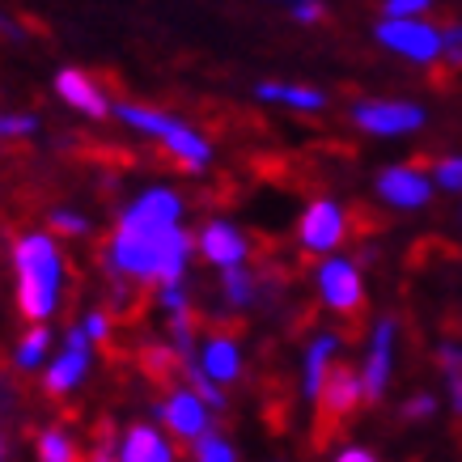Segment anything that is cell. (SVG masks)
Returning <instances> with one entry per match:
<instances>
[{
    "label": "cell",
    "mask_w": 462,
    "mask_h": 462,
    "mask_svg": "<svg viewBox=\"0 0 462 462\" xmlns=\"http://www.w3.org/2000/svg\"><path fill=\"white\" fill-rule=\"evenodd\" d=\"M187 254H191V238L182 234V225L119 221L111 242H106L102 267L136 289H166V284L182 281Z\"/></svg>",
    "instance_id": "1"
},
{
    "label": "cell",
    "mask_w": 462,
    "mask_h": 462,
    "mask_svg": "<svg viewBox=\"0 0 462 462\" xmlns=\"http://www.w3.org/2000/svg\"><path fill=\"white\" fill-rule=\"evenodd\" d=\"M14 284H17V314L30 327H42L56 319L60 293H64V254H60L51 234H22L14 238Z\"/></svg>",
    "instance_id": "2"
},
{
    "label": "cell",
    "mask_w": 462,
    "mask_h": 462,
    "mask_svg": "<svg viewBox=\"0 0 462 462\" xmlns=\"http://www.w3.org/2000/svg\"><path fill=\"white\" fill-rule=\"evenodd\" d=\"M365 391H361V374L352 365L336 361L331 374L322 382V394L314 399V449H322L327 441H336L344 433V424L361 411Z\"/></svg>",
    "instance_id": "3"
},
{
    "label": "cell",
    "mask_w": 462,
    "mask_h": 462,
    "mask_svg": "<svg viewBox=\"0 0 462 462\" xmlns=\"http://www.w3.org/2000/svg\"><path fill=\"white\" fill-rule=\"evenodd\" d=\"M374 39L382 47H391L394 56L416 60V64H433V60L446 56V30L416 22V17H382Z\"/></svg>",
    "instance_id": "4"
},
{
    "label": "cell",
    "mask_w": 462,
    "mask_h": 462,
    "mask_svg": "<svg viewBox=\"0 0 462 462\" xmlns=\"http://www.w3.org/2000/svg\"><path fill=\"white\" fill-rule=\"evenodd\" d=\"M314 281H319L322 306L331 310V314H339V319L348 322V331L356 336V319L365 314V284H361L356 263H348V259H322Z\"/></svg>",
    "instance_id": "5"
},
{
    "label": "cell",
    "mask_w": 462,
    "mask_h": 462,
    "mask_svg": "<svg viewBox=\"0 0 462 462\" xmlns=\"http://www.w3.org/2000/svg\"><path fill=\"white\" fill-rule=\"evenodd\" d=\"M89 365H94V344H89V336H85L81 322H77V327H69L64 348L56 352V361H47V369H42V394H47V399H69L85 382Z\"/></svg>",
    "instance_id": "6"
},
{
    "label": "cell",
    "mask_w": 462,
    "mask_h": 462,
    "mask_svg": "<svg viewBox=\"0 0 462 462\" xmlns=\"http://www.w3.org/2000/svg\"><path fill=\"white\" fill-rule=\"evenodd\" d=\"M348 234V212L339 208L336 199H314L306 212H301V225H297V238H301V251L310 254H331Z\"/></svg>",
    "instance_id": "7"
},
{
    "label": "cell",
    "mask_w": 462,
    "mask_h": 462,
    "mask_svg": "<svg viewBox=\"0 0 462 462\" xmlns=\"http://www.w3.org/2000/svg\"><path fill=\"white\" fill-rule=\"evenodd\" d=\"M352 124L369 136H407L424 124V111L416 102H356Z\"/></svg>",
    "instance_id": "8"
},
{
    "label": "cell",
    "mask_w": 462,
    "mask_h": 462,
    "mask_svg": "<svg viewBox=\"0 0 462 462\" xmlns=\"http://www.w3.org/2000/svg\"><path fill=\"white\" fill-rule=\"evenodd\" d=\"M199 369L208 374L217 386H229V382L242 378V348H238V327H208V336L199 344Z\"/></svg>",
    "instance_id": "9"
},
{
    "label": "cell",
    "mask_w": 462,
    "mask_h": 462,
    "mask_svg": "<svg viewBox=\"0 0 462 462\" xmlns=\"http://www.w3.org/2000/svg\"><path fill=\"white\" fill-rule=\"evenodd\" d=\"M208 411L212 407L204 403L191 386H174V391H166V399H162V420H166V429L174 437H182V441H199L204 433H212Z\"/></svg>",
    "instance_id": "10"
},
{
    "label": "cell",
    "mask_w": 462,
    "mask_h": 462,
    "mask_svg": "<svg viewBox=\"0 0 462 462\" xmlns=\"http://www.w3.org/2000/svg\"><path fill=\"white\" fill-rule=\"evenodd\" d=\"M378 196L391 204V208H424L429 196H433V179L424 174V162H411V166H391L378 174Z\"/></svg>",
    "instance_id": "11"
},
{
    "label": "cell",
    "mask_w": 462,
    "mask_h": 462,
    "mask_svg": "<svg viewBox=\"0 0 462 462\" xmlns=\"http://www.w3.org/2000/svg\"><path fill=\"white\" fill-rule=\"evenodd\" d=\"M394 319H382L374 327V339H369V356L361 365V391L365 403H378L386 386H391V365H394Z\"/></svg>",
    "instance_id": "12"
},
{
    "label": "cell",
    "mask_w": 462,
    "mask_h": 462,
    "mask_svg": "<svg viewBox=\"0 0 462 462\" xmlns=\"http://www.w3.org/2000/svg\"><path fill=\"white\" fill-rule=\"evenodd\" d=\"M56 94L64 102H69L77 115H85V119H106V115H115V106L106 102V89H102L89 72H81V69H60L56 72Z\"/></svg>",
    "instance_id": "13"
},
{
    "label": "cell",
    "mask_w": 462,
    "mask_h": 462,
    "mask_svg": "<svg viewBox=\"0 0 462 462\" xmlns=\"http://www.w3.org/2000/svg\"><path fill=\"white\" fill-rule=\"evenodd\" d=\"M199 254L208 259L212 267H242L246 263V238L238 234V225H229L225 217H212L204 229H199V238H196Z\"/></svg>",
    "instance_id": "14"
},
{
    "label": "cell",
    "mask_w": 462,
    "mask_h": 462,
    "mask_svg": "<svg viewBox=\"0 0 462 462\" xmlns=\"http://www.w3.org/2000/svg\"><path fill=\"white\" fill-rule=\"evenodd\" d=\"M179 217H182V199L170 187H144L141 196L119 212V221L132 225H179Z\"/></svg>",
    "instance_id": "15"
},
{
    "label": "cell",
    "mask_w": 462,
    "mask_h": 462,
    "mask_svg": "<svg viewBox=\"0 0 462 462\" xmlns=\"http://www.w3.org/2000/svg\"><path fill=\"white\" fill-rule=\"evenodd\" d=\"M162 149H166V157L174 162V166L191 170V174L208 170V162H212V144L204 141L191 124H182V119H174V127L162 136Z\"/></svg>",
    "instance_id": "16"
},
{
    "label": "cell",
    "mask_w": 462,
    "mask_h": 462,
    "mask_svg": "<svg viewBox=\"0 0 462 462\" xmlns=\"http://www.w3.org/2000/svg\"><path fill=\"white\" fill-rule=\"evenodd\" d=\"M119 462H174V449L153 424H132L119 437Z\"/></svg>",
    "instance_id": "17"
},
{
    "label": "cell",
    "mask_w": 462,
    "mask_h": 462,
    "mask_svg": "<svg viewBox=\"0 0 462 462\" xmlns=\"http://www.w3.org/2000/svg\"><path fill=\"white\" fill-rule=\"evenodd\" d=\"M136 365H141L144 374H149V382L153 386H162V391H174L182 378V356L174 348H166V344H144L141 352H136Z\"/></svg>",
    "instance_id": "18"
},
{
    "label": "cell",
    "mask_w": 462,
    "mask_h": 462,
    "mask_svg": "<svg viewBox=\"0 0 462 462\" xmlns=\"http://www.w3.org/2000/svg\"><path fill=\"white\" fill-rule=\"evenodd\" d=\"M254 94L263 102H281L289 111H322L327 98H322L319 89H310V85H281V81H259L254 85Z\"/></svg>",
    "instance_id": "19"
},
{
    "label": "cell",
    "mask_w": 462,
    "mask_h": 462,
    "mask_svg": "<svg viewBox=\"0 0 462 462\" xmlns=\"http://www.w3.org/2000/svg\"><path fill=\"white\" fill-rule=\"evenodd\" d=\"M336 348H339V336H319L314 344H310V352H306V399L314 403L322 394V382H327V374H331V356H336Z\"/></svg>",
    "instance_id": "20"
},
{
    "label": "cell",
    "mask_w": 462,
    "mask_h": 462,
    "mask_svg": "<svg viewBox=\"0 0 462 462\" xmlns=\"http://www.w3.org/2000/svg\"><path fill=\"white\" fill-rule=\"evenodd\" d=\"M115 119L127 127H136V132H144V136H157V141L174 127V115L157 111V106H141V102H119V106H115Z\"/></svg>",
    "instance_id": "21"
},
{
    "label": "cell",
    "mask_w": 462,
    "mask_h": 462,
    "mask_svg": "<svg viewBox=\"0 0 462 462\" xmlns=\"http://www.w3.org/2000/svg\"><path fill=\"white\" fill-rule=\"evenodd\" d=\"M221 297H225V306H251L254 297H259V276L254 272H246V263L242 267H225L221 272Z\"/></svg>",
    "instance_id": "22"
},
{
    "label": "cell",
    "mask_w": 462,
    "mask_h": 462,
    "mask_svg": "<svg viewBox=\"0 0 462 462\" xmlns=\"http://www.w3.org/2000/svg\"><path fill=\"white\" fill-rule=\"evenodd\" d=\"M34 454H39V462H81L77 441H72L60 424H51V429H42V433L34 437Z\"/></svg>",
    "instance_id": "23"
},
{
    "label": "cell",
    "mask_w": 462,
    "mask_h": 462,
    "mask_svg": "<svg viewBox=\"0 0 462 462\" xmlns=\"http://www.w3.org/2000/svg\"><path fill=\"white\" fill-rule=\"evenodd\" d=\"M47 352H51V331H47V327H30L26 336L17 339L14 365L22 369V374H30V369L47 365Z\"/></svg>",
    "instance_id": "24"
},
{
    "label": "cell",
    "mask_w": 462,
    "mask_h": 462,
    "mask_svg": "<svg viewBox=\"0 0 462 462\" xmlns=\"http://www.w3.org/2000/svg\"><path fill=\"white\" fill-rule=\"evenodd\" d=\"M433 356H437V369H441V378H446V386H449V403H454V416L462 420V348H458V344H441Z\"/></svg>",
    "instance_id": "25"
},
{
    "label": "cell",
    "mask_w": 462,
    "mask_h": 462,
    "mask_svg": "<svg viewBox=\"0 0 462 462\" xmlns=\"http://www.w3.org/2000/svg\"><path fill=\"white\" fill-rule=\"evenodd\" d=\"M47 225H51V238H85L89 234V221L72 208H51L47 212Z\"/></svg>",
    "instance_id": "26"
},
{
    "label": "cell",
    "mask_w": 462,
    "mask_h": 462,
    "mask_svg": "<svg viewBox=\"0 0 462 462\" xmlns=\"http://www.w3.org/2000/svg\"><path fill=\"white\" fill-rule=\"evenodd\" d=\"M196 462H238V454L221 433H204L196 441Z\"/></svg>",
    "instance_id": "27"
},
{
    "label": "cell",
    "mask_w": 462,
    "mask_h": 462,
    "mask_svg": "<svg viewBox=\"0 0 462 462\" xmlns=\"http://www.w3.org/2000/svg\"><path fill=\"white\" fill-rule=\"evenodd\" d=\"M433 182L441 191H458L462 196V157H437L433 162Z\"/></svg>",
    "instance_id": "28"
},
{
    "label": "cell",
    "mask_w": 462,
    "mask_h": 462,
    "mask_svg": "<svg viewBox=\"0 0 462 462\" xmlns=\"http://www.w3.org/2000/svg\"><path fill=\"white\" fill-rule=\"evenodd\" d=\"M81 331L89 336L94 348H102V344L111 339V319H106V310H89V314L81 319Z\"/></svg>",
    "instance_id": "29"
},
{
    "label": "cell",
    "mask_w": 462,
    "mask_h": 462,
    "mask_svg": "<svg viewBox=\"0 0 462 462\" xmlns=\"http://www.w3.org/2000/svg\"><path fill=\"white\" fill-rule=\"evenodd\" d=\"M34 132H39V119H34V115H5L0 141H22V136H34Z\"/></svg>",
    "instance_id": "30"
},
{
    "label": "cell",
    "mask_w": 462,
    "mask_h": 462,
    "mask_svg": "<svg viewBox=\"0 0 462 462\" xmlns=\"http://www.w3.org/2000/svg\"><path fill=\"white\" fill-rule=\"evenodd\" d=\"M433 411H437V399H433V394H429V391L411 394V399H407V403L399 407V416H403L407 424H411V420H429Z\"/></svg>",
    "instance_id": "31"
},
{
    "label": "cell",
    "mask_w": 462,
    "mask_h": 462,
    "mask_svg": "<svg viewBox=\"0 0 462 462\" xmlns=\"http://www.w3.org/2000/svg\"><path fill=\"white\" fill-rule=\"evenodd\" d=\"M424 9H433V0H382L386 17H420Z\"/></svg>",
    "instance_id": "32"
},
{
    "label": "cell",
    "mask_w": 462,
    "mask_h": 462,
    "mask_svg": "<svg viewBox=\"0 0 462 462\" xmlns=\"http://www.w3.org/2000/svg\"><path fill=\"white\" fill-rule=\"evenodd\" d=\"M322 0H314V5H293V17L297 22H306V26H314V22H322Z\"/></svg>",
    "instance_id": "33"
},
{
    "label": "cell",
    "mask_w": 462,
    "mask_h": 462,
    "mask_svg": "<svg viewBox=\"0 0 462 462\" xmlns=\"http://www.w3.org/2000/svg\"><path fill=\"white\" fill-rule=\"evenodd\" d=\"M336 462H378V458H374V449L348 446V449H339V458H336Z\"/></svg>",
    "instance_id": "34"
},
{
    "label": "cell",
    "mask_w": 462,
    "mask_h": 462,
    "mask_svg": "<svg viewBox=\"0 0 462 462\" xmlns=\"http://www.w3.org/2000/svg\"><path fill=\"white\" fill-rule=\"evenodd\" d=\"M446 51H454V60H462V26L446 30Z\"/></svg>",
    "instance_id": "35"
},
{
    "label": "cell",
    "mask_w": 462,
    "mask_h": 462,
    "mask_svg": "<svg viewBox=\"0 0 462 462\" xmlns=\"http://www.w3.org/2000/svg\"><path fill=\"white\" fill-rule=\"evenodd\" d=\"M0 34H5V39H22V30L14 26V22H9V17L0 14Z\"/></svg>",
    "instance_id": "36"
},
{
    "label": "cell",
    "mask_w": 462,
    "mask_h": 462,
    "mask_svg": "<svg viewBox=\"0 0 462 462\" xmlns=\"http://www.w3.org/2000/svg\"><path fill=\"white\" fill-rule=\"evenodd\" d=\"M0 462H9V441H5V433H0Z\"/></svg>",
    "instance_id": "37"
},
{
    "label": "cell",
    "mask_w": 462,
    "mask_h": 462,
    "mask_svg": "<svg viewBox=\"0 0 462 462\" xmlns=\"http://www.w3.org/2000/svg\"><path fill=\"white\" fill-rule=\"evenodd\" d=\"M289 5H314V0H289Z\"/></svg>",
    "instance_id": "38"
},
{
    "label": "cell",
    "mask_w": 462,
    "mask_h": 462,
    "mask_svg": "<svg viewBox=\"0 0 462 462\" xmlns=\"http://www.w3.org/2000/svg\"><path fill=\"white\" fill-rule=\"evenodd\" d=\"M0 124H5V115H0Z\"/></svg>",
    "instance_id": "39"
}]
</instances>
